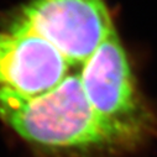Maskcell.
<instances>
[{
  "label": "cell",
  "mask_w": 157,
  "mask_h": 157,
  "mask_svg": "<svg viewBox=\"0 0 157 157\" xmlns=\"http://www.w3.org/2000/svg\"><path fill=\"white\" fill-rule=\"evenodd\" d=\"M8 27L45 38L72 68L82 67L115 30L105 0H32Z\"/></svg>",
  "instance_id": "cell-3"
},
{
  "label": "cell",
  "mask_w": 157,
  "mask_h": 157,
  "mask_svg": "<svg viewBox=\"0 0 157 157\" xmlns=\"http://www.w3.org/2000/svg\"><path fill=\"white\" fill-rule=\"evenodd\" d=\"M0 120L27 144L53 156L77 157L119 150L89 104L79 71L36 97L0 88Z\"/></svg>",
  "instance_id": "cell-1"
},
{
  "label": "cell",
  "mask_w": 157,
  "mask_h": 157,
  "mask_svg": "<svg viewBox=\"0 0 157 157\" xmlns=\"http://www.w3.org/2000/svg\"><path fill=\"white\" fill-rule=\"evenodd\" d=\"M79 77L89 104L119 150L135 147L155 132L153 116L137 93L116 30L81 67Z\"/></svg>",
  "instance_id": "cell-2"
},
{
  "label": "cell",
  "mask_w": 157,
  "mask_h": 157,
  "mask_svg": "<svg viewBox=\"0 0 157 157\" xmlns=\"http://www.w3.org/2000/svg\"><path fill=\"white\" fill-rule=\"evenodd\" d=\"M71 68L59 51L36 33L11 27L0 32V88L41 95L61 84Z\"/></svg>",
  "instance_id": "cell-4"
}]
</instances>
